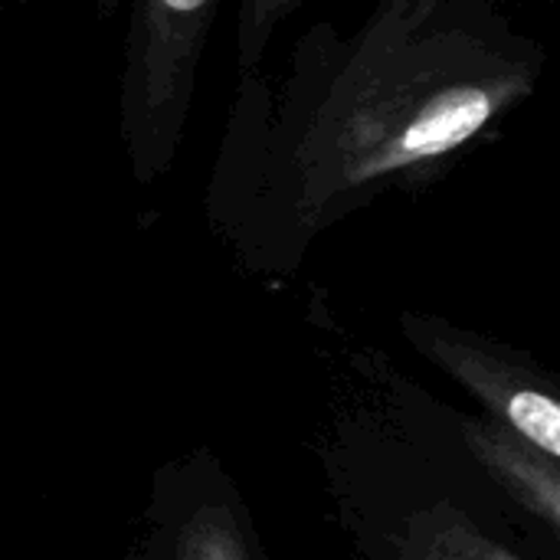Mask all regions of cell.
<instances>
[{"mask_svg":"<svg viewBox=\"0 0 560 560\" xmlns=\"http://www.w3.org/2000/svg\"><path fill=\"white\" fill-rule=\"evenodd\" d=\"M545 62L499 0H371L351 36L315 23L279 79H236L210 217L253 256H299L377 194L430 187L486 144Z\"/></svg>","mask_w":560,"mask_h":560,"instance_id":"obj_1","label":"cell"},{"mask_svg":"<svg viewBox=\"0 0 560 560\" xmlns=\"http://www.w3.org/2000/svg\"><path fill=\"white\" fill-rule=\"evenodd\" d=\"M305 0H240L236 3V72H253L262 66L276 30Z\"/></svg>","mask_w":560,"mask_h":560,"instance_id":"obj_5","label":"cell"},{"mask_svg":"<svg viewBox=\"0 0 560 560\" xmlns=\"http://www.w3.org/2000/svg\"><path fill=\"white\" fill-rule=\"evenodd\" d=\"M410 338L436 358L459 384H466L505 430L518 433L525 443L541 450L545 456H560V410L558 400L509 358L486 351L476 341L443 328L440 322L407 318Z\"/></svg>","mask_w":560,"mask_h":560,"instance_id":"obj_3","label":"cell"},{"mask_svg":"<svg viewBox=\"0 0 560 560\" xmlns=\"http://www.w3.org/2000/svg\"><path fill=\"white\" fill-rule=\"evenodd\" d=\"M463 433L476 459L541 522L558 528L560 518V479L558 459L545 456L518 433L502 423L463 420Z\"/></svg>","mask_w":560,"mask_h":560,"instance_id":"obj_4","label":"cell"},{"mask_svg":"<svg viewBox=\"0 0 560 560\" xmlns=\"http://www.w3.org/2000/svg\"><path fill=\"white\" fill-rule=\"evenodd\" d=\"M410 560H522L495 541L482 538L466 522L433 525L427 535H417L410 545Z\"/></svg>","mask_w":560,"mask_h":560,"instance_id":"obj_6","label":"cell"},{"mask_svg":"<svg viewBox=\"0 0 560 560\" xmlns=\"http://www.w3.org/2000/svg\"><path fill=\"white\" fill-rule=\"evenodd\" d=\"M7 3H23V0H0V10H3Z\"/></svg>","mask_w":560,"mask_h":560,"instance_id":"obj_9","label":"cell"},{"mask_svg":"<svg viewBox=\"0 0 560 560\" xmlns=\"http://www.w3.org/2000/svg\"><path fill=\"white\" fill-rule=\"evenodd\" d=\"M220 3L131 0L118 82V141L138 184L161 180L177 161Z\"/></svg>","mask_w":560,"mask_h":560,"instance_id":"obj_2","label":"cell"},{"mask_svg":"<svg viewBox=\"0 0 560 560\" xmlns=\"http://www.w3.org/2000/svg\"><path fill=\"white\" fill-rule=\"evenodd\" d=\"M118 3H121V0H92V7H95L98 20H108V16L118 10Z\"/></svg>","mask_w":560,"mask_h":560,"instance_id":"obj_8","label":"cell"},{"mask_svg":"<svg viewBox=\"0 0 560 560\" xmlns=\"http://www.w3.org/2000/svg\"><path fill=\"white\" fill-rule=\"evenodd\" d=\"M184 560H240L233 555V548L226 545V541H220V538H207V541H197L190 551H187V558Z\"/></svg>","mask_w":560,"mask_h":560,"instance_id":"obj_7","label":"cell"}]
</instances>
